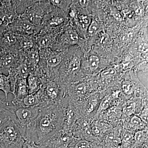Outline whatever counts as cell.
Wrapping results in <instances>:
<instances>
[{"instance_id":"4fadbf2b","label":"cell","mask_w":148,"mask_h":148,"mask_svg":"<svg viewBox=\"0 0 148 148\" xmlns=\"http://www.w3.org/2000/svg\"><path fill=\"white\" fill-rule=\"evenodd\" d=\"M0 90L4 93L6 103L8 104V94L9 93L12 94L10 82L8 76L1 73H0Z\"/></svg>"},{"instance_id":"44dd1931","label":"cell","mask_w":148,"mask_h":148,"mask_svg":"<svg viewBox=\"0 0 148 148\" xmlns=\"http://www.w3.org/2000/svg\"><path fill=\"white\" fill-rule=\"evenodd\" d=\"M23 148H43L41 146L38 145L34 142L24 141Z\"/></svg>"},{"instance_id":"83f0119b","label":"cell","mask_w":148,"mask_h":148,"mask_svg":"<svg viewBox=\"0 0 148 148\" xmlns=\"http://www.w3.org/2000/svg\"><path fill=\"white\" fill-rule=\"evenodd\" d=\"M5 103V102H3V101L2 100V99L0 98V106L2 105H3V104H4Z\"/></svg>"},{"instance_id":"7402d4cb","label":"cell","mask_w":148,"mask_h":148,"mask_svg":"<svg viewBox=\"0 0 148 148\" xmlns=\"http://www.w3.org/2000/svg\"><path fill=\"white\" fill-rule=\"evenodd\" d=\"M131 124L135 127H140L143 125V122L140 118L137 116H134L131 119Z\"/></svg>"},{"instance_id":"cb8c5ba5","label":"cell","mask_w":148,"mask_h":148,"mask_svg":"<svg viewBox=\"0 0 148 148\" xmlns=\"http://www.w3.org/2000/svg\"><path fill=\"white\" fill-rule=\"evenodd\" d=\"M110 104V99L108 97H106L103 99L100 105L99 109L101 110H105L109 107Z\"/></svg>"},{"instance_id":"e0dca14e","label":"cell","mask_w":148,"mask_h":148,"mask_svg":"<svg viewBox=\"0 0 148 148\" xmlns=\"http://www.w3.org/2000/svg\"><path fill=\"white\" fill-rule=\"evenodd\" d=\"M136 105V103L134 101H128L126 106L123 108V113L128 115L133 114L135 112Z\"/></svg>"},{"instance_id":"484cf974","label":"cell","mask_w":148,"mask_h":148,"mask_svg":"<svg viewBox=\"0 0 148 148\" xmlns=\"http://www.w3.org/2000/svg\"><path fill=\"white\" fill-rule=\"evenodd\" d=\"M6 29V27L5 26L1 20L0 19V32L4 31Z\"/></svg>"},{"instance_id":"4316f807","label":"cell","mask_w":148,"mask_h":148,"mask_svg":"<svg viewBox=\"0 0 148 148\" xmlns=\"http://www.w3.org/2000/svg\"><path fill=\"white\" fill-rule=\"evenodd\" d=\"M139 148H148V143H146L145 144H144Z\"/></svg>"},{"instance_id":"30bf717a","label":"cell","mask_w":148,"mask_h":148,"mask_svg":"<svg viewBox=\"0 0 148 148\" xmlns=\"http://www.w3.org/2000/svg\"><path fill=\"white\" fill-rule=\"evenodd\" d=\"M79 39L77 32L73 29H69L64 31L60 36L58 42L60 45H74L78 42Z\"/></svg>"},{"instance_id":"d4e9b609","label":"cell","mask_w":148,"mask_h":148,"mask_svg":"<svg viewBox=\"0 0 148 148\" xmlns=\"http://www.w3.org/2000/svg\"><path fill=\"white\" fill-rule=\"evenodd\" d=\"M113 16L117 21H121L122 20V17L120 14L119 12H116V13L113 14Z\"/></svg>"},{"instance_id":"9a60e30c","label":"cell","mask_w":148,"mask_h":148,"mask_svg":"<svg viewBox=\"0 0 148 148\" xmlns=\"http://www.w3.org/2000/svg\"><path fill=\"white\" fill-rule=\"evenodd\" d=\"M88 66L91 71L94 72L98 69L100 64V59L98 56L91 55L88 59Z\"/></svg>"},{"instance_id":"7c38bea8","label":"cell","mask_w":148,"mask_h":148,"mask_svg":"<svg viewBox=\"0 0 148 148\" xmlns=\"http://www.w3.org/2000/svg\"><path fill=\"white\" fill-rule=\"evenodd\" d=\"M15 13L20 16L28 8L34 4L37 1H11Z\"/></svg>"},{"instance_id":"3957f363","label":"cell","mask_w":148,"mask_h":148,"mask_svg":"<svg viewBox=\"0 0 148 148\" xmlns=\"http://www.w3.org/2000/svg\"><path fill=\"white\" fill-rule=\"evenodd\" d=\"M50 1H37L20 16L35 26L41 25L45 16L53 8Z\"/></svg>"},{"instance_id":"52a82bcc","label":"cell","mask_w":148,"mask_h":148,"mask_svg":"<svg viewBox=\"0 0 148 148\" xmlns=\"http://www.w3.org/2000/svg\"><path fill=\"white\" fill-rule=\"evenodd\" d=\"M20 53L24 56L25 62L29 65L31 69V73L37 69L40 61L39 49L37 46L25 52Z\"/></svg>"},{"instance_id":"2e32d148","label":"cell","mask_w":148,"mask_h":148,"mask_svg":"<svg viewBox=\"0 0 148 148\" xmlns=\"http://www.w3.org/2000/svg\"><path fill=\"white\" fill-rule=\"evenodd\" d=\"M71 148H99L87 140H82L78 141L73 145Z\"/></svg>"},{"instance_id":"9c48e42d","label":"cell","mask_w":148,"mask_h":148,"mask_svg":"<svg viewBox=\"0 0 148 148\" xmlns=\"http://www.w3.org/2000/svg\"><path fill=\"white\" fill-rule=\"evenodd\" d=\"M19 43L20 51L25 52L36 46L34 35H16Z\"/></svg>"},{"instance_id":"5bb4252c","label":"cell","mask_w":148,"mask_h":148,"mask_svg":"<svg viewBox=\"0 0 148 148\" xmlns=\"http://www.w3.org/2000/svg\"><path fill=\"white\" fill-rule=\"evenodd\" d=\"M66 60V67L69 72H75L79 69L80 61L76 56H73Z\"/></svg>"},{"instance_id":"ba28073f","label":"cell","mask_w":148,"mask_h":148,"mask_svg":"<svg viewBox=\"0 0 148 148\" xmlns=\"http://www.w3.org/2000/svg\"><path fill=\"white\" fill-rule=\"evenodd\" d=\"M14 101H21L29 94L27 79L19 78L16 80L13 92Z\"/></svg>"},{"instance_id":"ac0fdd59","label":"cell","mask_w":148,"mask_h":148,"mask_svg":"<svg viewBox=\"0 0 148 148\" xmlns=\"http://www.w3.org/2000/svg\"><path fill=\"white\" fill-rule=\"evenodd\" d=\"M90 18L87 16L81 15L79 17V23L81 27L83 29H87L90 23Z\"/></svg>"},{"instance_id":"277c9868","label":"cell","mask_w":148,"mask_h":148,"mask_svg":"<svg viewBox=\"0 0 148 148\" xmlns=\"http://www.w3.org/2000/svg\"><path fill=\"white\" fill-rule=\"evenodd\" d=\"M41 29L40 26H35L28 20L18 16L6 27V30L18 35L36 36Z\"/></svg>"},{"instance_id":"5b68a950","label":"cell","mask_w":148,"mask_h":148,"mask_svg":"<svg viewBox=\"0 0 148 148\" xmlns=\"http://www.w3.org/2000/svg\"><path fill=\"white\" fill-rule=\"evenodd\" d=\"M0 51L15 54L19 53V43L15 34L6 29L0 32Z\"/></svg>"},{"instance_id":"6da1fadb","label":"cell","mask_w":148,"mask_h":148,"mask_svg":"<svg viewBox=\"0 0 148 148\" xmlns=\"http://www.w3.org/2000/svg\"><path fill=\"white\" fill-rule=\"evenodd\" d=\"M24 138L17 125L8 117L0 119V148H23Z\"/></svg>"},{"instance_id":"8fae6325","label":"cell","mask_w":148,"mask_h":148,"mask_svg":"<svg viewBox=\"0 0 148 148\" xmlns=\"http://www.w3.org/2000/svg\"><path fill=\"white\" fill-rule=\"evenodd\" d=\"M27 80L29 94H35L40 90L42 86L40 78L34 74L30 73Z\"/></svg>"},{"instance_id":"ffe728a7","label":"cell","mask_w":148,"mask_h":148,"mask_svg":"<svg viewBox=\"0 0 148 148\" xmlns=\"http://www.w3.org/2000/svg\"><path fill=\"white\" fill-rule=\"evenodd\" d=\"M116 74V71L114 68H109L104 70L101 73V76L102 77L108 78L114 76Z\"/></svg>"},{"instance_id":"603a6c76","label":"cell","mask_w":148,"mask_h":148,"mask_svg":"<svg viewBox=\"0 0 148 148\" xmlns=\"http://www.w3.org/2000/svg\"><path fill=\"white\" fill-rule=\"evenodd\" d=\"M75 90L78 94H83L85 92V85L83 83L79 84L75 86Z\"/></svg>"},{"instance_id":"d6986e66","label":"cell","mask_w":148,"mask_h":148,"mask_svg":"<svg viewBox=\"0 0 148 148\" xmlns=\"http://www.w3.org/2000/svg\"><path fill=\"white\" fill-rule=\"evenodd\" d=\"M98 23L95 20H92L88 27V33L89 36H92L95 35L98 32Z\"/></svg>"},{"instance_id":"7a4b0ae2","label":"cell","mask_w":148,"mask_h":148,"mask_svg":"<svg viewBox=\"0 0 148 148\" xmlns=\"http://www.w3.org/2000/svg\"><path fill=\"white\" fill-rule=\"evenodd\" d=\"M55 121L50 107H41L35 122V131L38 145L51 137L55 128Z\"/></svg>"},{"instance_id":"8992f818","label":"cell","mask_w":148,"mask_h":148,"mask_svg":"<svg viewBox=\"0 0 148 148\" xmlns=\"http://www.w3.org/2000/svg\"><path fill=\"white\" fill-rule=\"evenodd\" d=\"M19 59V53L15 54L0 51V73L8 75L9 70L13 68Z\"/></svg>"}]
</instances>
